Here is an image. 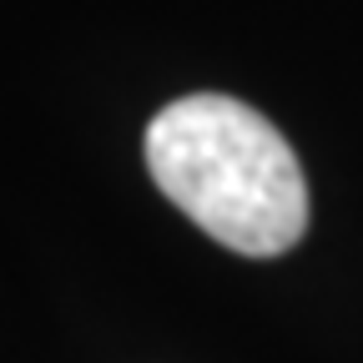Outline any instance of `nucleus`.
I'll return each mask as SVG.
<instances>
[{
    "instance_id": "f257e3e1",
    "label": "nucleus",
    "mask_w": 363,
    "mask_h": 363,
    "mask_svg": "<svg viewBox=\"0 0 363 363\" xmlns=\"http://www.w3.org/2000/svg\"><path fill=\"white\" fill-rule=\"evenodd\" d=\"M147 167L167 202L242 257H278L308 233V182L293 147L238 96L167 101L147 126Z\"/></svg>"
}]
</instances>
